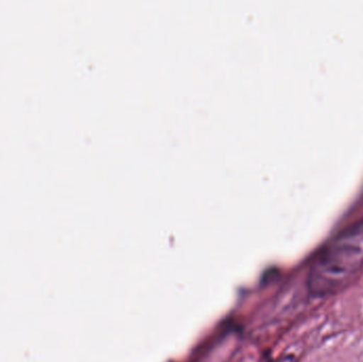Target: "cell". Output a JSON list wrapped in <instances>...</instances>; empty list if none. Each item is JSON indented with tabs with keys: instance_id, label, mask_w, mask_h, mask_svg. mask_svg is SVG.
Segmentation results:
<instances>
[{
	"instance_id": "obj_2",
	"label": "cell",
	"mask_w": 363,
	"mask_h": 362,
	"mask_svg": "<svg viewBox=\"0 0 363 362\" xmlns=\"http://www.w3.org/2000/svg\"><path fill=\"white\" fill-rule=\"evenodd\" d=\"M277 362H298V358H296V355L289 353V354H285L279 357Z\"/></svg>"
},
{
	"instance_id": "obj_1",
	"label": "cell",
	"mask_w": 363,
	"mask_h": 362,
	"mask_svg": "<svg viewBox=\"0 0 363 362\" xmlns=\"http://www.w3.org/2000/svg\"><path fill=\"white\" fill-rule=\"evenodd\" d=\"M363 269V220L337 236L318 256L308 276L313 297L335 295Z\"/></svg>"
}]
</instances>
